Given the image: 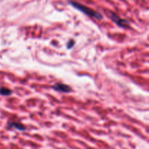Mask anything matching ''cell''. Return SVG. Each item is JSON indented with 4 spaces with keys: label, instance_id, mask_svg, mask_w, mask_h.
<instances>
[{
    "label": "cell",
    "instance_id": "3957f363",
    "mask_svg": "<svg viewBox=\"0 0 149 149\" xmlns=\"http://www.w3.org/2000/svg\"><path fill=\"white\" fill-rule=\"evenodd\" d=\"M52 89H53L55 91L63 93H69L72 91V88L70 86L62 83H55L52 86Z\"/></svg>",
    "mask_w": 149,
    "mask_h": 149
},
{
    "label": "cell",
    "instance_id": "277c9868",
    "mask_svg": "<svg viewBox=\"0 0 149 149\" xmlns=\"http://www.w3.org/2000/svg\"><path fill=\"white\" fill-rule=\"evenodd\" d=\"M7 127L9 128H14V129L17 130L19 131H26V128L23 124L21 123H19V122H8L7 123Z\"/></svg>",
    "mask_w": 149,
    "mask_h": 149
},
{
    "label": "cell",
    "instance_id": "52a82bcc",
    "mask_svg": "<svg viewBox=\"0 0 149 149\" xmlns=\"http://www.w3.org/2000/svg\"><path fill=\"white\" fill-rule=\"evenodd\" d=\"M61 149H65V148H61Z\"/></svg>",
    "mask_w": 149,
    "mask_h": 149
},
{
    "label": "cell",
    "instance_id": "6da1fadb",
    "mask_svg": "<svg viewBox=\"0 0 149 149\" xmlns=\"http://www.w3.org/2000/svg\"><path fill=\"white\" fill-rule=\"evenodd\" d=\"M68 3L73 7L79 10L80 12H81V13L85 14L88 17H91V18L96 19L97 20H101L103 19V15H101V13H100L97 11H95V10L87 7V6L84 5V4H81V3L74 1H68Z\"/></svg>",
    "mask_w": 149,
    "mask_h": 149
},
{
    "label": "cell",
    "instance_id": "8992f818",
    "mask_svg": "<svg viewBox=\"0 0 149 149\" xmlns=\"http://www.w3.org/2000/svg\"><path fill=\"white\" fill-rule=\"evenodd\" d=\"M74 45H75V42H74V40H73V39H70L66 44L67 49H71V48L74 47Z\"/></svg>",
    "mask_w": 149,
    "mask_h": 149
},
{
    "label": "cell",
    "instance_id": "5b68a950",
    "mask_svg": "<svg viewBox=\"0 0 149 149\" xmlns=\"http://www.w3.org/2000/svg\"><path fill=\"white\" fill-rule=\"evenodd\" d=\"M13 92L11 90L7 88V87H0V95L2 96H10L11 95Z\"/></svg>",
    "mask_w": 149,
    "mask_h": 149
},
{
    "label": "cell",
    "instance_id": "7a4b0ae2",
    "mask_svg": "<svg viewBox=\"0 0 149 149\" xmlns=\"http://www.w3.org/2000/svg\"><path fill=\"white\" fill-rule=\"evenodd\" d=\"M109 15H110V18L119 27L124 28V29L130 27L129 22L127 20H125V19L121 18L119 16H118L117 15L112 13V12H109Z\"/></svg>",
    "mask_w": 149,
    "mask_h": 149
}]
</instances>
